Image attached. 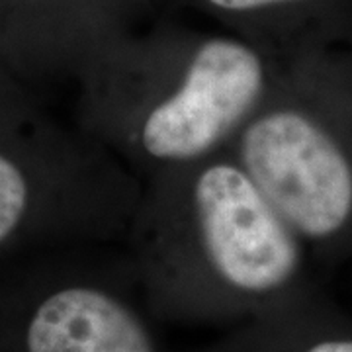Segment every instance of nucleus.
I'll use <instances>...</instances> for the list:
<instances>
[{
  "mask_svg": "<svg viewBox=\"0 0 352 352\" xmlns=\"http://www.w3.org/2000/svg\"><path fill=\"white\" fill-rule=\"evenodd\" d=\"M274 78L235 34H129L76 78V126L143 182L227 151Z\"/></svg>",
  "mask_w": 352,
  "mask_h": 352,
  "instance_id": "obj_1",
  "label": "nucleus"
},
{
  "mask_svg": "<svg viewBox=\"0 0 352 352\" xmlns=\"http://www.w3.org/2000/svg\"><path fill=\"white\" fill-rule=\"evenodd\" d=\"M143 0H0V53L24 78H78L126 38Z\"/></svg>",
  "mask_w": 352,
  "mask_h": 352,
  "instance_id": "obj_5",
  "label": "nucleus"
},
{
  "mask_svg": "<svg viewBox=\"0 0 352 352\" xmlns=\"http://www.w3.org/2000/svg\"><path fill=\"white\" fill-rule=\"evenodd\" d=\"M141 188L116 155L39 112L30 92L0 102V254L126 241Z\"/></svg>",
  "mask_w": 352,
  "mask_h": 352,
  "instance_id": "obj_3",
  "label": "nucleus"
},
{
  "mask_svg": "<svg viewBox=\"0 0 352 352\" xmlns=\"http://www.w3.org/2000/svg\"><path fill=\"white\" fill-rule=\"evenodd\" d=\"M24 352H159L151 327L120 288L92 270L55 276L22 329Z\"/></svg>",
  "mask_w": 352,
  "mask_h": 352,
  "instance_id": "obj_6",
  "label": "nucleus"
},
{
  "mask_svg": "<svg viewBox=\"0 0 352 352\" xmlns=\"http://www.w3.org/2000/svg\"><path fill=\"white\" fill-rule=\"evenodd\" d=\"M196 8L223 20L235 30V36L256 45L258 32L272 14L307 0H188Z\"/></svg>",
  "mask_w": 352,
  "mask_h": 352,
  "instance_id": "obj_7",
  "label": "nucleus"
},
{
  "mask_svg": "<svg viewBox=\"0 0 352 352\" xmlns=\"http://www.w3.org/2000/svg\"><path fill=\"white\" fill-rule=\"evenodd\" d=\"M227 153L302 243H329L351 229V149L292 82L276 75Z\"/></svg>",
  "mask_w": 352,
  "mask_h": 352,
  "instance_id": "obj_4",
  "label": "nucleus"
},
{
  "mask_svg": "<svg viewBox=\"0 0 352 352\" xmlns=\"http://www.w3.org/2000/svg\"><path fill=\"white\" fill-rule=\"evenodd\" d=\"M124 243L151 302L178 315L261 307L302 268L300 237L227 151L143 180Z\"/></svg>",
  "mask_w": 352,
  "mask_h": 352,
  "instance_id": "obj_2",
  "label": "nucleus"
},
{
  "mask_svg": "<svg viewBox=\"0 0 352 352\" xmlns=\"http://www.w3.org/2000/svg\"><path fill=\"white\" fill-rule=\"evenodd\" d=\"M300 352H352V337H323L309 342Z\"/></svg>",
  "mask_w": 352,
  "mask_h": 352,
  "instance_id": "obj_9",
  "label": "nucleus"
},
{
  "mask_svg": "<svg viewBox=\"0 0 352 352\" xmlns=\"http://www.w3.org/2000/svg\"><path fill=\"white\" fill-rule=\"evenodd\" d=\"M22 92H28V88L18 76L14 75L12 69L6 65L2 53H0V102L10 100Z\"/></svg>",
  "mask_w": 352,
  "mask_h": 352,
  "instance_id": "obj_8",
  "label": "nucleus"
}]
</instances>
